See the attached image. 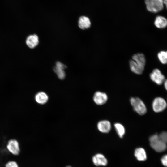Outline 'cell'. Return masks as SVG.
Instances as JSON below:
<instances>
[{"label": "cell", "mask_w": 167, "mask_h": 167, "mask_svg": "<svg viewBox=\"0 0 167 167\" xmlns=\"http://www.w3.org/2000/svg\"><path fill=\"white\" fill-rule=\"evenodd\" d=\"M132 59L129 61L131 70L134 73L140 75L144 70L145 63V57L143 54L138 53L132 56Z\"/></svg>", "instance_id": "obj_1"}, {"label": "cell", "mask_w": 167, "mask_h": 167, "mask_svg": "<svg viewBox=\"0 0 167 167\" xmlns=\"http://www.w3.org/2000/svg\"><path fill=\"white\" fill-rule=\"evenodd\" d=\"M149 141L151 147L157 152L164 151L167 148L166 144L160 139L157 134L151 135L149 138Z\"/></svg>", "instance_id": "obj_2"}, {"label": "cell", "mask_w": 167, "mask_h": 167, "mask_svg": "<svg viewBox=\"0 0 167 167\" xmlns=\"http://www.w3.org/2000/svg\"><path fill=\"white\" fill-rule=\"evenodd\" d=\"M130 101L134 110L138 114L142 115L146 113L147 109L145 105L140 99L137 97H131Z\"/></svg>", "instance_id": "obj_3"}, {"label": "cell", "mask_w": 167, "mask_h": 167, "mask_svg": "<svg viewBox=\"0 0 167 167\" xmlns=\"http://www.w3.org/2000/svg\"><path fill=\"white\" fill-rule=\"evenodd\" d=\"M147 10L153 13H156L164 8L163 0H145Z\"/></svg>", "instance_id": "obj_4"}, {"label": "cell", "mask_w": 167, "mask_h": 167, "mask_svg": "<svg viewBox=\"0 0 167 167\" xmlns=\"http://www.w3.org/2000/svg\"><path fill=\"white\" fill-rule=\"evenodd\" d=\"M167 106V103L166 101L161 97L155 98L152 102V109L156 113H159L163 111Z\"/></svg>", "instance_id": "obj_5"}, {"label": "cell", "mask_w": 167, "mask_h": 167, "mask_svg": "<svg viewBox=\"0 0 167 167\" xmlns=\"http://www.w3.org/2000/svg\"><path fill=\"white\" fill-rule=\"evenodd\" d=\"M150 77L153 82L158 85H161L165 80L164 75L158 69L152 71L150 74Z\"/></svg>", "instance_id": "obj_6"}, {"label": "cell", "mask_w": 167, "mask_h": 167, "mask_svg": "<svg viewBox=\"0 0 167 167\" xmlns=\"http://www.w3.org/2000/svg\"><path fill=\"white\" fill-rule=\"evenodd\" d=\"M8 151L12 154L17 156L20 152V148L18 141L14 139L9 140L6 145Z\"/></svg>", "instance_id": "obj_7"}, {"label": "cell", "mask_w": 167, "mask_h": 167, "mask_svg": "<svg viewBox=\"0 0 167 167\" xmlns=\"http://www.w3.org/2000/svg\"><path fill=\"white\" fill-rule=\"evenodd\" d=\"M108 96L105 93L100 91H97L94 93L93 100L98 105H102L106 103L108 100Z\"/></svg>", "instance_id": "obj_8"}, {"label": "cell", "mask_w": 167, "mask_h": 167, "mask_svg": "<svg viewBox=\"0 0 167 167\" xmlns=\"http://www.w3.org/2000/svg\"><path fill=\"white\" fill-rule=\"evenodd\" d=\"M66 68V65L60 62H57L56 63L55 66L54 67L53 70L59 79H63L66 76L64 69Z\"/></svg>", "instance_id": "obj_9"}, {"label": "cell", "mask_w": 167, "mask_h": 167, "mask_svg": "<svg viewBox=\"0 0 167 167\" xmlns=\"http://www.w3.org/2000/svg\"><path fill=\"white\" fill-rule=\"evenodd\" d=\"M93 164L96 166H105L107 165L108 161L104 156L101 153L97 154L92 158Z\"/></svg>", "instance_id": "obj_10"}, {"label": "cell", "mask_w": 167, "mask_h": 167, "mask_svg": "<svg viewBox=\"0 0 167 167\" xmlns=\"http://www.w3.org/2000/svg\"><path fill=\"white\" fill-rule=\"evenodd\" d=\"M97 127L101 132L103 133H108L111 129V126L110 122L107 120L100 121L97 124Z\"/></svg>", "instance_id": "obj_11"}, {"label": "cell", "mask_w": 167, "mask_h": 167, "mask_svg": "<svg viewBox=\"0 0 167 167\" xmlns=\"http://www.w3.org/2000/svg\"><path fill=\"white\" fill-rule=\"evenodd\" d=\"M78 22V26L83 30L87 29L91 26V23L89 18L85 16H80Z\"/></svg>", "instance_id": "obj_12"}, {"label": "cell", "mask_w": 167, "mask_h": 167, "mask_svg": "<svg viewBox=\"0 0 167 167\" xmlns=\"http://www.w3.org/2000/svg\"><path fill=\"white\" fill-rule=\"evenodd\" d=\"M26 43L29 48L31 49L35 48L39 43L38 36L36 34L29 35L26 39Z\"/></svg>", "instance_id": "obj_13"}, {"label": "cell", "mask_w": 167, "mask_h": 167, "mask_svg": "<svg viewBox=\"0 0 167 167\" xmlns=\"http://www.w3.org/2000/svg\"><path fill=\"white\" fill-rule=\"evenodd\" d=\"M154 23L157 28H164L167 26V19L164 16L159 15L156 18Z\"/></svg>", "instance_id": "obj_14"}, {"label": "cell", "mask_w": 167, "mask_h": 167, "mask_svg": "<svg viewBox=\"0 0 167 167\" xmlns=\"http://www.w3.org/2000/svg\"><path fill=\"white\" fill-rule=\"evenodd\" d=\"M134 155L137 159L140 161H143L147 159V155L145 150L142 148H136L134 152Z\"/></svg>", "instance_id": "obj_15"}, {"label": "cell", "mask_w": 167, "mask_h": 167, "mask_svg": "<svg viewBox=\"0 0 167 167\" xmlns=\"http://www.w3.org/2000/svg\"><path fill=\"white\" fill-rule=\"evenodd\" d=\"M35 99L37 103L44 104L47 102L48 100L47 94L43 92H38L35 96Z\"/></svg>", "instance_id": "obj_16"}, {"label": "cell", "mask_w": 167, "mask_h": 167, "mask_svg": "<svg viewBox=\"0 0 167 167\" xmlns=\"http://www.w3.org/2000/svg\"><path fill=\"white\" fill-rule=\"evenodd\" d=\"M116 131L120 138H122L125 133V130L124 126L121 124L117 123L114 125Z\"/></svg>", "instance_id": "obj_17"}, {"label": "cell", "mask_w": 167, "mask_h": 167, "mask_svg": "<svg viewBox=\"0 0 167 167\" xmlns=\"http://www.w3.org/2000/svg\"><path fill=\"white\" fill-rule=\"evenodd\" d=\"M158 59L163 64L167 63V51H161L157 55Z\"/></svg>", "instance_id": "obj_18"}, {"label": "cell", "mask_w": 167, "mask_h": 167, "mask_svg": "<svg viewBox=\"0 0 167 167\" xmlns=\"http://www.w3.org/2000/svg\"><path fill=\"white\" fill-rule=\"evenodd\" d=\"M160 139L163 142L167 143V132L163 131L161 132L159 135Z\"/></svg>", "instance_id": "obj_19"}, {"label": "cell", "mask_w": 167, "mask_h": 167, "mask_svg": "<svg viewBox=\"0 0 167 167\" xmlns=\"http://www.w3.org/2000/svg\"><path fill=\"white\" fill-rule=\"evenodd\" d=\"M5 167H19L17 163L14 161H10L5 164Z\"/></svg>", "instance_id": "obj_20"}, {"label": "cell", "mask_w": 167, "mask_h": 167, "mask_svg": "<svg viewBox=\"0 0 167 167\" xmlns=\"http://www.w3.org/2000/svg\"><path fill=\"white\" fill-rule=\"evenodd\" d=\"M162 164L165 167H167V154L164 155L161 159Z\"/></svg>", "instance_id": "obj_21"}, {"label": "cell", "mask_w": 167, "mask_h": 167, "mask_svg": "<svg viewBox=\"0 0 167 167\" xmlns=\"http://www.w3.org/2000/svg\"><path fill=\"white\" fill-rule=\"evenodd\" d=\"M163 83L165 88L167 91V79L165 80Z\"/></svg>", "instance_id": "obj_22"}, {"label": "cell", "mask_w": 167, "mask_h": 167, "mask_svg": "<svg viewBox=\"0 0 167 167\" xmlns=\"http://www.w3.org/2000/svg\"><path fill=\"white\" fill-rule=\"evenodd\" d=\"M164 5H165L167 9V0H163Z\"/></svg>", "instance_id": "obj_23"}, {"label": "cell", "mask_w": 167, "mask_h": 167, "mask_svg": "<svg viewBox=\"0 0 167 167\" xmlns=\"http://www.w3.org/2000/svg\"><path fill=\"white\" fill-rule=\"evenodd\" d=\"M71 167L70 166H67V167Z\"/></svg>", "instance_id": "obj_24"}]
</instances>
